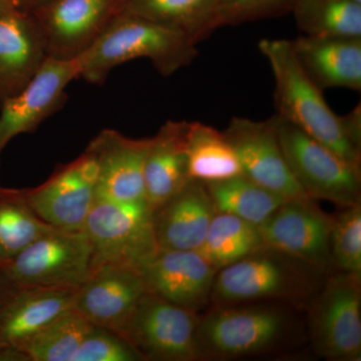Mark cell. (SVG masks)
Instances as JSON below:
<instances>
[{"mask_svg": "<svg viewBox=\"0 0 361 361\" xmlns=\"http://www.w3.org/2000/svg\"><path fill=\"white\" fill-rule=\"evenodd\" d=\"M197 42L177 28L123 13L89 51L78 58L80 78L102 85L113 70L128 61L146 59L163 77L193 63Z\"/></svg>", "mask_w": 361, "mask_h": 361, "instance_id": "7a4b0ae2", "label": "cell"}, {"mask_svg": "<svg viewBox=\"0 0 361 361\" xmlns=\"http://www.w3.org/2000/svg\"><path fill=\"white\" fill-rule=\"evenodd\" d=\"M97 161L87 147L75 160L58 166L39 186L25 189L28 203L51 227L82 231L97 199Z\"/></svg>", "mask_w": 361, "mask_h": 361, "instance_id": "8fae6325", "label": "cell"}, {"mask_svg": "<svg viewBox=\"0 0 361 361\" xmlns=\"http://www.w3.org/2000/svg\"><path fill=\"white\" fill-rule=\"evenodd\" d=\"M215 215L205 183L190 180L172 198L153 210L158 248L198 251Z\"/></svg>", "mask_w": 361, "mask_h": 361, "instance_id": "d6986e66", "label": "cell"}, {"mask_svg": "<svg viewBox=\"0 0 361 361\" xmlns=\"http://www.w3.org/2000/svg\"><path fill=\"white\" fill-rule=\"evenodd\" d=\"M92 327L73 307L59 315L14 351L20 361H73Z\"/></svg>", "mask_w": 361, "mask_h": 361, "instance_id": "484cf974", "label": "cell"}, {"mask_svg": "<svg viewBox=\"0 0 361 361\" xmlns=\"http://www.w3.org/2000/svg\"><path fill=\"white\" fill-rule=\"evenodd\" d=\"M297 0H220L216 13L215 30L223 26L278 18L290 13Z\"/></svg>", "mask_w": 361, "mask_h": 361, "instance_id": "4dcf8cb0", "label": "cell"}, {"mask_svg": "<svg viewBox=\"0 0 361 361\" xmlns=\"http://www.w3.org/2000/svg\"><path fill=\"white\" fill-rule=\"evenodd\" d=\"M137 269L149 293L195 312L210 301L218 271L199 252L160 248Z\"/></svg>", "mask_w": 361, "mask_h": 361, "instance_id": "2e32d148", "label": "cell"}, {"mask_svg": "<svg viewBox=\"0 0 361 361\" xmlns=\"http://www.w3.org/2000/svg\"><path fill=\"white\" fill-rule=\"evenodd\" d=\"M258 47L274 78L276 115L360 168V104L346 115L334 113L297 63L290 40L263 39Z\"/></svg>", "mask_w": 361, "mask_h": 361, "instance_id": "6da1fadb", "label": "cell"}, {"mask_svg": "<svg viewBox=\"0 0 361 361\" xmlns=\"http://www.w3.org/2000/svg\"><path fill=\"white\" fill-rule=\"evenodd\" d=\"M21 9L20 0H0V14Z\"/></svg>", "mask_w": 361, "mask_h": 361, "instance_id": "836d02e7", "label": "cell"}, {"mask_svg": "<svg viewBox=\"0 0 361 361\" xmlns=\"http://www.w3.org/2000/svg\"><path fill=\"white\" fill-rule=\"evenodd\" d=\"M262 247L258 226L230 214L216 213L197 252L220 270Z\"/></svg>", "mask_w": 361, "mask_h": 361, "instance_id": "4316f807", "label": "cell"}, {"mask_svg": "<svg viewBox=\"0 0 361 361\" xmlns=\"http://www.w3.org/2000/svg\"><path fill=\"white\" fill-rule=\"evenodd\" d=\"M0 266L14 287L78 289L92 271V245L84 230L52 228Z\"/></svg>", "mask_w": 361, "mask_h": 361, "instance_id": "5b68a950", "label": "cell"}, {"mask_svg": "<svg viewBox=\"0 0 361 361\" xmlns=\"http://www.w3.org/2000/svg\"><path fill=\"white\" fill-rule=\"evenodd\" d=\"M127 0H49L30 11L47 58L70 61L89 51L123 13Z\"/></svg>", "mask_w": 361, "mask_h": 361, "instance_id": "9c48e42d", "label": "cell"}, {"mask_svg": "<svg viewBox=\"0 0 361 361\" xmlns=\"http://www.w3.org/2000/svg\"><path fill=\"white\" fill-rule=\"evenodd\" d=\"M310 326L318 355L361 360V274L339 271L327 279L311 306Z\"/></svg>", "mask_w": 361, "mask_h": 361, "instance_id": "ba28073f", "label": "cell"}, {"mask_svg": "<svg viewBox=\"0 0 361 361\" xmlns=\"http://www.w3.org/2000/svg\"><path fill=\"white\" fill-rule=\"evenodd\" d=\"M190 178L209 184L243 174L224 133L200 122H190L187 140Z\"/></svg>", "mask_w": 361, "mask_h": 361, "instance_id": "603a6c76", "label": "cell"}, {"mask_svg": "<svg viewBox=\"0 0 361 361\" xmlns=\"http://www.w3.org/2000/svg\"><path fill=\"white\" fill-rule=\"evenodd\" d=\"M149 139L106 129L90 141L97 161V197L118 202L147 201L144 167Z\"/></svg>", "mask_w": 361, "mask_h": 361, "instance_id": "e0dca14e", "label": "cell"}, {"mask_svg": "<svg viewBox=\"0 0 361 361\" xmlns=\"http://www.w3.org/2000/svg\"><path fill=\"white\" fill-rule=\"evenodd\" d=\"M297 63L322 90H361V37L301 35L290 40Z\"/></svg>", "mask_w": 361, "mask_h": 361, "instance_id": "44dd1931", "label": "cell"}, {"mask_svg": "<svg viewBox=\"0 0 361 361\" xmlns=\"http://www.w3.org/2000/svg\"><path fill=\"white\" fill-rule=\"evenodd\" d=\"M47 1L49 0H20V7L23 11H30Z\"/></svg>", "mask_w": 361, "mask_h": 361, "instance_id": "e575fe53", "label": "cell"}, {"mask_svg": "<svg viewBox=\"0 0 361 361\" xmlns=\"http://www.w3.org/2000/svg\"><path fill=\"white\" fill-rule=\"evenodd\" d=\"M342 208L341 213L332 217L331 267L341 272L361 274V204Z\"/></svg>", "mask_w": 361, "mask_h": 361, "instance_id": "f546056e", "label": "cell"}, {"mask_svg": "<svg viewBox=\"0 0 361 361\" xmlns=\"http://www.w3.org/2000/svg\"><path fill=\"white\" fill-rule=\"evenodd\" d=\"M187 121H167L149 139L145 160L146 200L152 211L165 203L191 180L188 170Z\"/></svg>", "mask_w": 361, "mask_h": 361, "instance_id": "7402d4cb", "label": "cell"}, {"mask_svg": "<svg viewBox=\"0 0 361 361\" xmlns=\"http://www.w3.org/2000/svg\"><path fill=\"white\" fill-rule=\"evenodd\" d=\"M92 249V270L113 264L137 268L158 249L153 211L147 201L97 197L84 227Z\"/></svg>", "mask_w": 361, "mask_h": 361, "instance_id": "8992f818", "label": "cell"}, {"mask_svg": "<svg viewBox=\"0 0 361 361\" xmlns=\"http://www.w3.org/2000/svg\"><path fill=\"white\" fill-rule=\"evenodd\" d=\"M291 174L311 199L341 207L361 201V169L281 116H271Z\"/></svg>", "mask_w": 361, "mask_h": 361, "instance_id": "277c9868", "label": "cell"}, {"mask_svg": "<svg viewBox=\"0 0 361 361\" xmlns=\"http://www.w3.org/2000/svg\"><path fill=\"white\" fill-rule=\"evenodd\" d=\"M258 228L268 248L319 271L331 267L332 217L316 205L314 199H287Z\"/></svg>", "mask_w": 361, "mask_h": 361, "instance_id": "7c38bea8", "label": "cell"}, {"mask_svg": "<svg viewBox=\"0 0 361 361\" xmlns=\"http://www.w3.org/2000/svg\"><path fill=\"white\" fill-rule=\"evenodd\" d=\"M291 13L304 35L361 37V4L353 0H297Z\"/></svg>", "mask_w": 361, "mask_h": 361, "instance_id": "f1b7e54d", "label": "cell"}, {"mask_svg": "<svg viewBox=\"0 0 361 361\" xmlns=\"http://www.w3.org/2000/svg\"><path fill=\"white\" fill-rule=\"evenodd\" d=\"M312 270L318 269L264 246L217 271L210 301L218 306L263 299L302 303L315 288Z\"/></svg>", "mask_w": 361, "mask_h": 361, "instance_id": "3957f363", "label": "cell"}, {"mask_svg": "<svg viewBox=\"0 0 361 361\" xmlns=\"http://www.w3.org/2000/svg\"><path fill=\"white\" fill-rule=\"evenodd\" d=\"M47 59L42 30L30 11L0 14V104L25 89Z\"/></svg>", "mask_w": 361, "mask_h": 361, "instance_id": "ac0fdd59", "label": "cell"}, {"mask_svg": "<svg viewBox=\"0 0 361 361\" xmlns=\"http://www.w3.org/2000/svg\"><path fill=\"white\" fill-rule=\"evenodd\" d=\"M353 1L357 2V4H361V0H353Z\"/></svg>", "mask_w": 361, "mask_h": 361, "instance_id": "d590c367", "label": "cell"}, {"mask_svg": "<svg viewBox=\"0 0 361 361\" xmlns=\"http://www.w3.org/2000/svg\"><path fill=\"white\" fill-rule=\"evenodd\" d=\"M223 133L249 179L286 199L310 198L291 174L271 118L234 116Z\"/></svg>", "mask_w": 361, "mask_h": 361, "instance_id": "5bb4252c", "label": "cell"}, {"mask_svg": "<svg viewBox=\"0 0 361 361\" xmlns=\"http://www.w3.org/2000/svg\"><path fill=\"white\" fill-rule=\"evenodd\" d=\"M78 289L13 287L0 304V351L20 348L75 307Z\"/></svg>", "mask_w": 361, "mask_h": 361, "instance_id": "ffe728a7", "label": "cell"}, {"mask_svg": "<svg viewBox=\"0 0 361 361\" xmlns=\"http://www.w3.org/2000/svg\"><path fill=\"white\" fill-rule=\"evenodd\" d=\"M199 322L195 311L147 292L123 337L142 360H199L196 341Z\"/></svg>", "mask_w": 361, "mask_h": 361, "instance_id": "30bf717a", "label": "cell"}, {"mask_svg": "<svg viewBox=\"0 0 361 361\" xmlns=\"http://www.w3.org/2000/svg\"><path fill=\"white\" fill-rule=\"evenodd\" d=\"M33 211L25 189L0 186V264L52 229Z\"/></svg>", "mask_w": 361, "mask_h": 361, "instance_id": "83f0119b", "label": "cell"}, {"mask_svg": "<svg viewBox=\"0 0 361 361\" xmlns=\"http://www.w3.org/2000/svg\"><path fill=\"white\" fill-rule=\"evenodd\" d=\"M220 0H127L123 13L172 26L197 42L215 32Z\"/></svg>", "mask_w": 361, "mask_h": 361, "instance_id": "cb8c5ba5", "label": "cell"}, {"mask_svg": "<svg viewBox=\"0 0 361 361\" xmlns=\"http://www.w3.org/2000/svg\"><path fill=\"white\" fill-rule=\"evenodd\" d=\"M129 341L110 330L94 326L80 344L73 361H141Z\"/></svg>", "mask_w": 361, "mask_h": 361, "instance_id": "1f68e13d", "label": "cell"}, {"mask_svg": "<svg viewBox=\"0 0 361 361\" xmlns=\"http://www.w3.org/2000/svg\"><path fill=\"white\" fill-rule=\"evenodd\" d=\"M288 327V316L277 308L219 306L200 318L197 349L200 360L257 355L276 345Z\"/></svg>", "mask_w": 361, "mask_h": 361, "instance_id": "52a82bcc", "label": "cell"}, {"mask_svg": "<svg viewBox=\"0 0 361 361\" xmlns=\"http://www.w3.org/2000/svg\"><path fill=\"white\" fill-rule=\"evenodd\" d=\"M206 187L216 213L230 214L256 226L264 223L287 200L244 174Z\"/></svg>", "mask_w": 361, "mask_h": 361, "instance_id": "d4e9b609", "label": "cell"}, {"mask_svg": "<svg viewBox=\"0 0 361 361\" xmlns=\"http://www.w3.org/2000/svg\"><path fill=\"white\" fill-rule=\"evenodd\" d=\"M13 285L9 283L4 270H2L1 266H0V304L4 300L7 294L13 290Z\"/></svg>", "mask_w": 361, "mask_h": 361, "instance_id": "d6a6232c", "label": "cell"}, {"mask_svg": "<svg viewBox=\"0 0 361 361\" xmlns=\"http://www.w3.org/2000/svg\"><path fill=\"white\" fill-rule=\"evenodd\" d=\"M80 59L47 58L18 94L0 104V154L14 137L35 132L66 102V89L80 78Z\"/></svg>", "mask_w": 361, "mask_h": 361, "instance_id": "4fadbf2b", "label": "cell"}, {"mask_svg": "<svg viewBox=\"0 0 361 361\" xmlns=\"http://www.w3.org/2000/svg\"><path fill=\"white\" fill-rule=\"evenodd\" d=\"M147 292L137 268L102 265L78 289L75 308L94 326L123 336Z\"/></svg>", "mask_w": 361, "mask_h": 361, "instance_id": "9a60e30c", "label": "cell"}]
</instances>
